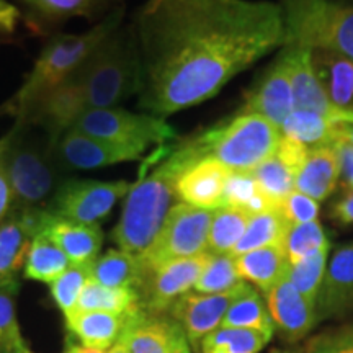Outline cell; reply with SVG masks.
<instances>
[{
    "label": "cell",
    "instance_id": "18",
    "mask_svg": "<svg viewBox=\"0 0 353 353\" xmlns=\"http://www.w3.org/2000/svg\"><path fill=\"white\" fill-rule=\"evenodd\" d=\"M183 335L179 322L144 311L130 317L121 332L130 353H175Z\"/></svg>",
    "mask_w": 353,
    "mask_h": 353
},
{
    "label": "cell",
    "instance_id": "36",
    "mask_svg": "<svg viewBox=\"0 0 353 353\" xmlns=\"http://www.w3.org/2000/svg\"><path fill=\"white\" fill-rule=\"evenodd\" d=\"M327 254L329 245L322 247L316 252L306 255L299 262L290 265L286 276L293 283L299 293L307 299L312 306L317 304V296L324 281L325 265H327Z\"/></svg>",
    "mask_w": 353,
    "mask_h": 353
},
{
    "label": "cell",
    "instance_id": "37",
    "mask_svg": "<svg viewBox=\"0 0 353 353\" xmlns=\"http://www.w3.org/2000/svg\"><path fill=\"white\" fill-rule=\"evenodd\" d=\"M244 283L236 267V259L231 254H211L198 278L195 290L203 294L228 293Z\"/></svg>",
    "mask_w": 353,
    "mask_h": 353
},
{
    "label": "cell",
    "instance_id": "35",
    "mask_svg": "<svg viewBox=\"0 0 353 353\" xmlns=\"http://www.w3.org/2000/svg\"><path fill=\"white\" fill-rule=\"evenodd\" d=\"M223 206H234L249 213L250 216L275 210L270 201L260 192L257 180L252 172H232L228 176L224 190Z\"/></svg>",
    "mask_w": 353,
    "mask_h": 353
},
{
    "label": "cell",
    "instance_id": "40",
    "mask_svg": "<svg viewBox=\"0 0 353 353\" xmlns=\"http://www.w3.org/2000/svg\"><path fill=\"white\" fill-rule=\"evenodd\" d=\"M15 291L0 288V353L28 350L15 311Z\"/></svg>",
    "mask_w": 353,
    "mask_h": 353
},
{
    "label": "cell",
    "instance_id": "27",
    "mask_svg": "<svg viewBox=\"0 0 353 353\" xmlns=\"http://www.w3.org/2000/svg\"><path fill=\"white\" fill-rule=\"evenodd\" d=\"M347 123L322 117L319 113L309 110L294 108L293 113L286 118L283 126L280 128L281 134L306 144L307 148L334 144L342 138V130Z\"/></svg>",
    "mask_w": 353,
    "mask_h": 353
},
{
    "label": "cell",
    "instance_id": "4",
    "mask_svg": "<svg viewBox=\"0 0 353 353\" xmlns=\"http://www.w3.org/2000/svg\"><path fill=\"white\" fill-rule=\"evenodd\" d=\"M2 167L12 190V210H48L64 182L54 156L56 141L41 128L15 121Z\"/></svg>",
    "mask_w": 353,
    "mask_h": 353
},
{
    "label": "cell",
    "instance_id": "25",
    "mask_svg": "<svg viewBox=\"0 0 353 353\" xmlns=\"http://www.w3.org/2000/svg\"><path fill=\"white\" fill-rule=\"evenodd\" d=\"M236 267L241 278L268 293L286 276L290 262L283 245H270L237 255Z\"/></svg>",
    "mask_w": 353,
    "mask_h": 353
},
{
    "label": "cell",
    "instance_id": "34",
    "mask_svg": "<svg viewBox=\"0 0 353 353\" xmlns=\"http://www.w3.org/2000/svg\"><path fill=\"white\" fill-rule=\"evenodd\" d=\"M252 174L257 180L260 192L263 193L275 210H280L286 198L294 192L296 174L288 165H285L275 154L259 167H255Z\"/></svg>",
    "mask_w": 353,
    "mask_h": 353
},
{
    "label": "cell",
    "instance_id": "52",
    "mask_svg": "<svg viewBox=\"0 0 353 353\" xmlns=\"http://www.w3.org/2000/svg\"><path fill=\"white\" fill-rule=\"evenodd\" d=\"M175 353H192V350H190V343L187 341V335H183V337L180 339V342H179V345H176Z\"/></svg>",
    "mask_w": 353,
    "mask_h": 353
},
{
    "label": "cell",
    "instance_id": "41",
    "mask_svg": "<svg viewBox=\"0 0 353 353\" xmlns=\"http://www.w3.org/2000/svg\"><path fill=\"white\" fill-rule=\"evenodd\" d=\"M32 10L46 19H70L88 17L94 10L97 0H21Z\"/></svg>",
    "mask_w": 353,
    "mask_h": 353
},
{
    "label": "cell",
    "instance_id": "26",
    "mask_svg": "<svg viewBox=\"0 0 353 353\" xmlns=\"http://www.w3.org/2000/svg\"><path fill=\"white\" fill-rule=\"evenodd\" d=\"M144 268L138 255L112 249L99 255L90 265V280L108 288H132L139 291L144 281Z\"/></svg>",
    "mask_w": 353,
    "mask_h": 353
},
{
    "label": "cell",
    "instance_id": "43",
    "mask_svg": "<svg viewBox=\"0 0 353 353\" xmlns=\"http://www.w3.org/2000/svg\"><path fill=\"white\" fill-rule=\"evenodd\" d=\"M307 154H309V148L306 144L281 134V139L280 143H278L275 156L280 159L285 165H288L294 174H298L299 169L303 167L304 161L307 159Z\"/></svg>",
    "mask_w": 353,
    "mask_h": 353
},
{
    "label": "cell",
    "instance_id": "48",
    "mask_svg": "<svg viewBox=\"0 0 353 353\" xmlns=\"http://www.w3.org/2000/svg\"><path fill=\"white\" fill-rule=\"evenodd\" d=\"M17 21H19V10L7 0H0V32H13Z\"/></svg>",
    "mask_w": 353,
    "mask_h": 353
},
{
    "label": "cell",
    "instance_id": "50",
    "mask_svg": "<svg viewBox=\"0 0 353 353\" xmlns=\"http://www.w3.org/2000/svg\"><path fill=\"white\" fill-rule=\"evenodd\" d=\"M10 139H12V131H8L6 136H2V138H0V165H2L3 157H6V152H7L8 144H10Z\"/></svg>",
    "mask_w": 353,
    "mask_h": 353
},
{
    "label": "cell",
    "instance_id": "49",
    "mask_svg": "<svg viewBox=\"0 0 353 353\" xmlns=\"http://www.w3.org/2000/svg\"><path fill=\"white\" fill-rule=\"evenodd\" d=\"M65 353H108V350H101V348H94V347H85V345H77V343L72 342V337H68L65 341Z\"/></svg>",
    "mask_w": 353,
    "mask_h": 353
},
{
    "label": "cell",
    "instance_id": "33",
    "mask_svg": "<svg viewBox=\"0 0 353 353\" xmlns=\"http://www.w3.org/2000/svg\"><path fill=\"white\" fill-rule=\"evenodd\" d=\"M272 334L250 329L218 327L200 342L201 353H260Z\"/></svg>",
    "mask_w": 353,
    "mask_h": 353
},
{
    "label": "cell",
    "instance_id": "17",
    "mask_svg": "<svg viewBox=\"0 0 353 353\" xmlns=\"http://www.w3.org/2000/svg\"><path fill=\"white\" fill-rule=\"evenodd\" d=\"M294 99L291 88L288 70L283 57H278L276 63L265 72L262 81L247 99L242 112L263 117L276 128L283 126L286 118L293 113Z\"/></svg>",
    "mask_w": 353,
    "mask_h": 353
},
{
    "label": "cell",
    "instance_id": "38",
    "mask_svg": "<svg viewBox=\"0 0 353 353\" xmlns=\"http://www.w3.org/2000/svg\"><path fill=\"white\" fill-rule=\"evenodd\" d=\"M90 265H70L63 275L50 285L52 299L61 309L64 317L72 316L77 311L79 299L87 281L90 280Z\"/></svg>",
    "mask_w": 353,
    "mask_h": 353
},
{
    "label": "cell",
    "instance_id": "32",
    "mask_svg": "<svg viewBox=\"0 0 353 353\" xmlns=\"http://www.w3.org/2000/svg\"><path fill=\"white\" fill-rule=\"evenodd\" d=\"M250 214L234 206H221L214 210L208 236V252L231 254L244 236Z\"/></svg>",
    "mask_w": 353,
    "mask_h": 353
},
{
    "label": "cell",
    "instance_id": "23",
    "mask_svg": "<svg viewBox=\"0 0 353 353\" xmlns=\"http://www.w3.org/2000/svg\"><path fill=\"white\" fill-rule=\"evenodd\" d=\"M311 59L330 101L353 114V61L322 50L311 51Z\"/></svg>",
    "mask_w": 353,
    "mask_h": 353
},
{
    "label": "cell",
    "instance_id": "1",
    "mask_svg": "<svg viewBox=\"0 0 353 353\" xmlns=\"http://www.w3.org/2000/svg\"><path fill=\"white\" fill-rule=\"evenodd\" d=\"M132 30L139 107L161 118L213 99L286 44L281 8L267 0H148Z\"/></svg>",
    "mask_w": 353,
    "mask_h": 353
},
{
    "label": "cell",
    "instance_id": "12",
    "mask_svg": "<svg viewBox=\"0 0 353 353\" xmlns=\"http://www.w3.org/2000/svg\"><path fill=\"white\" fill-rule=\"evenodd\" d=\"M144 152L130 145H121L70 128L54 143V156L61 170H92L100 167L138 161Z\"/></svg>",
    "mask_w": 353,
    "mask_h": 353
},
{
    "label": "cell",
    "instance_id": "6",
    "mask_svg": "<svg viewBox=\"0 0 353 353\" xmlns=\"http://www.w3.org/2000/svg\"><path fill=\"white\" fill-rule=\"evenodd\" d=\"M285 46L330 51L353 61V7L335 0H280Z\"/></svg>",
    "mask_w": 353,
    "mask_h": 353
},
{
    "label": "cell",
    "instance_id": "2",
    "mask_svg": "<svg viewBox=\"0 0 353 353\" xmlns=\"http://www.w3.org/2000/svg\"><path fill=\"white\" fill-rule=\"evenodd\" d=\"M139 90L141 61L134 30L132 25L120 26L68 81L15 121L41 128L57 141L83 113L117 107Z\"/></svg>",
    "mask_w": 353,
    "mask_h": 353
},
{
    "label": "cell",
    "instance_id": "24",
    "mask_svg": "<svg viewBox=\"0 0 353 353\" xmlns=\"http://www.w3.org/2000/svg\"><path fill=\"white\" fill-rule=\"evenodd\" d=\"M130 317L132 316L101 311H76L72 316L65 317V325L69 332L82 342V345L108 350L120 339Z\"/></svg>",
    "mask_w": 353,
    "mask_h": 353
},
{
    "label": "cell",
    "instance_id": "30",
    "mask_svg": "<svg viewBox=\"0 0 353 353\" xmlns=\"http://www.w3.org/2000/svg\"><path fill=\"white\" fill-rule=\"evenodd\" d=\"M70 260L63 250L44 234L33 237L23 268V275L28 280L51 285L70 267Z\"/></svg>",
    "mask_w": 353,
    "mask_h": 353
},
{
    "label": "cell",
    "instance_id": "9",
    "mask_svg": "<svg viewBox=\"0 0 353 353\" xmlns=\"http://www.w3.org/2000/svg\"><path fill=\"white\" fill-rule=\"evenodd\" d=\"M70 128L83 134L130 145L141 152H145L151 145H162L176 138L175 130L165 118L149 113H131L118 107L83 113Z\"/></svg>",
    "mask_w": 353,
    "mask_h": 353
},
{
    "label": "cell",
    "instance_id": "55",
    "mask_svg": "<svg viewBox=\"0 0 353 353\" xmlns=\"http://www.w3.org/2000/svg\"><path fill=\"white\" fill-rule=\"evenodd\" d=\"M21 353H32L30 350H26V352H21Z\"/></svg>",
    "mask_w": 353,
    "mask_h": 353
},
{
    "label": "cell",
    "instance_id": "19",
    "mask_svg": "<svg viewBox=\"0 0 353 353\" xmlns=\"http://www.w3.org/2000/svg\"><path fill=\"white\" fill-rule=\"evenodd\" d=\"M43 234L68 255L72 265L92 263L99 257L103 234L99 224H83L51 213Z\"/></svg>",
    "mask_w": 353,
    "mask_h": 353
},
{
    "label": "cell",
    "instance_id": "46",
    "mask_svg": "<svg viewBox=\"0 0 353 353\" xmlns=\"http://www.w3.org/2000/svg\"><path fill=\"white\" fill-rule=\"evenodd\" d=\"M332 218L341 224H353V190H348L332 206Z\"/></svg>",
    "mask_w": 353,
    "mask_h": 353
},
{
    "label": "cell",
    "instance_id": "11",
    "mask_svg": "<svg viewBox=\"0 0 353 353\" xmlns=\"http://www.w3.org/2000/svg\"><path fill=\"white\" fill-rule=\"evenodd\" d=\"M208 257L210 252H205L196 257L174 260L145 272L144 281L138 291L143 311L154 316L169 311L176 299L195 288Z\"/></svg>",
    "mask_w": 353,
    "mask_h": 353
},
{
    "label": "cell",
    "instance_id": "10",
    "mask_svg": "<svg viewBox=\"0 0 353 353\" xmlns=\"http://www.w3.org/2000/svg\"><path fill=\"white\" fill-rule=\"evenodd\" d=\"M131 185L99 180H64L48 206L54 216L83 224H99L112 213L120 198L126 196Z\"/></svg>",
    "mask_w": 353,
    "mask_h": 353
},
{
    "label": "cell",
    "instance_id": "53",
    "mask_svg": "<svg viewBox=\"0 0 353 353\" xmlns=\"http://www.w3.org/2000/svg\"><path fill=\"white\" fill-rule=\"evenodd\" d=\"M342 138L347 139L350 144H353V125H345V126H343Z\"/></svg>",
    "mask_w": 353,
    "mask_h": 353
},
{
    "label": "cell",
    "instance_id": "51",
    "mask_svg": "<svg viewBox=\"0 0 353 353\" xmlns=\"http://www.w3.org/2000/svg\"><path fill=\"white\" fill-rule=\"evenodd\" d=\"M108 353H130L125 339H123L121 335H120V339H118V341L113 343L112 348H108Z\"/></svg>",
    "mask_w": 353,
    "mask_h": 353
},
{
    "label": "cell",
    "instance_id": "14",
    "mask_svg": "<svg viewBox=\"0 0 353 353\" xmlns=\"http://www.w3.org/2000/svg\"><path fill=\"white\" fill-rule=\"evenodd\" d=\"M244 283L228 293H187L172 304L169 309L170 316L182 325L187 341L192 345L196 347L206 335L221 327V322L226 316L229 306L239 294Z\"/></svg>",
    "mask_w": 353,
    "mask_h": 353
},
{
    "label": "cell",
    "instance_id": "47",
    "mask_svg": "<svg viewBox=\"0 0 353 353\" xmlns=\"http://www.w3.org/2000/svg\"><path fill=\"white\" fill-rule=\"evenodd\" d=\"M13 198H12V190L8 185L6 170L0 165V223L7 218L8 213L12 211Z\"/></svg>",
    "mask_w": 353,
    "mask_h": 353
},
{
    "label": "cell",
    "instance_id": "16",
    "mask_svg": "<svg viewBox=\"0 0 353 353\" xmlns=\"http://www.w3.org/2000/svg\"><path fill=\"white\" fill-rule=\"evenodd\" d=\"M267 307L273 325L290 342H298L311 332L316 324V306H312L294 288L288 276L281 278L267 293Z\"/></svg>",
    "mask_w": 353,
    "mask_h": 353
},
{
    "label": "cell",
    "instance_id": "54",
    "mask_svg": "<svg viewBox=\"0 0 353 353\" xmlns=\"http://www.w3.org/2000/svg\"><path fill=\"white\" fill-rule=\"evenodd\" d=\"M272 353H291V352H285V350H273Z\"/></svg>",
    "mask_w": 353,
    "mask_h": 353
},
{
    "label": "cell",
    "instance_id": "31",
    "mask_svg": "<svg viewBox=\"0 0 353 353\" xmlns=\"http://www.w3.org/2000/svg\"><path fill=\"white\" fill-rule=\"evenodd\" d=\"M288 229L290 223L285 219L280 210H270L250 216L244 236L234 247L231 255L237 257V255L262 249V247L283 245Z\"/></svg>",
    "mask_w": 353,
    "mask_h": 353
},
{
    "label": "cell",
    "instance_id": "13",
    "mask_svg": "<svg viewBox=\"0 0 353 353\" xmlns=\"http://www.w3.org/2000/svg\"><path fill=\"white\" fill-rule=\"evenodd\" d=\"M286 70H288L291 88H293L294 108L309 110L322 117L353 125V114L337 108L330 101L327 92L322 87L312 65L311 51L298 46H285L281 52Z\"/></svg>",
    "mask_w": 353,
    "mask_h": 353
},
{
    "label": "cell",
    "instance_id": "42",
    "mask_svg": "<svg viewBox=\"0 0 353 353\" xmlns=\"http://www.w3.org/2000/svg\"><path fill=\"white\" fill-rule=\"evenodd\" d=\"M319 210V201L312 200V198L304 195V193L296 192V190H294V192L283 201V205L280 206L281 214H283L285 219L288 221L290 226L317 221Z\"/></svg>",
    "mask_w": 353,
    "mask_h": 353
},
{
    "label": "cell",
    "instance_id": "8",
    "mask_svg": "<svg viewBox=\"0 0 353 353\" xmlns=\"http://www.w3.org/2000/svg\"><path fill=\"white\" fill-rule=\"evenodd\" d=\"M213 210H201L187 203H176L169 211L156 239L138 257L144 272L180 259L208 252V236Z\"/></svg>",
    "mask_w": 353,
    "mask_h": 353
},
{
    "label": "cell",
    "instance_id": "5",
    "mask_svg": "<svg viewBox=\"0 0 353 353\" xmlns=\"http://www.w3.org/2000/svg\"><path fill=\"white\" fill-rule=\"evenodd\" d=\"M123 8L113 10L103 21L82 34L54 37L43 48L32 72L8 103L10 114L20 120L39 99L72 76L99 50L110 34L121 26Z\"/></svg>",
    "mask_w": 353,
    "mask_h": 353
},
{
    "label": "cell",
    "instance_id": "3",
    "mask_svg": "<svg viewBox=\"0 0 353 353\" xmlns=\"http://www.w3.org/2000/svg\"><path fill=\"white\" fill-rule=\"evenodd\" d=\"M210 156L205 134L176 145H161L151 174L141 169L138 182L128 190L120 221L112 232L114 244L139 255L152 244L172 208L179 176L200 159Z\"/></svg>",
    "mask_w": 353,
    "mask_h": 353
},
{
    "label": "cell",
    "instance_id": "56",
    "mask_svg": "<svg viewBox=\"0 0 353 353\" xmlns=\"http://www.w3.org/2000/svg\"><path fill=\"white\" fill-rule=\"evenodd\" d=\"M64 353H65V352H64Z\"/></svg>",
    "mask_w": 353,
    "mask_h": 353
},
{
    "label": "cell",
    "instance_id": "44",
    "mask_svg": "<svg viewBox=\"0 0 353 353\" xmlns=\"http://www.w3.org/2000/svg\"><path fill=\"white\" fill-rule=\"evenodd\" d=\"M306 353H353V332L322 335L309 343Z\"/></svg>",
    "mask_w": 353,
    "mask_h": 353
},
{
    "label": "cell",
    "instance_id": "20",
    "mask_svg": "<svg viewBox=\"0 0 353 353\" xmlns=\"http://www.w3.org/2000/svg\"><path fill=\"white\" fill-rule=\"evenodd\" d=\"M317 306L322 317L342 314L353 306V244L339 249L330 259Z\"/></svg>",
    "mask_w": 353,
    "mask_h": 353
},
{
    "label": "cell",
    "instance_id": "28",
    "mask_svg": "<svg viewBox=\"0 0 353 353\" xmlns=\"http://www.w3.org/2000/svg\"><path fill=\"white\" fill-rule=\"evenodd\" d=\"M221 327L260 330L272 335L275 330L270 312L265 306L263 299L260 298L259 291L247 283H244L239 294L229 306L226 316L221 322Z\"/></svg>",
    "mask_w": 353,
    "mask_h": 353
},
{
    "label": "cell",
    "instance_id": "15",
    "mask_svg": "<svg viewBox=\"0 0 353 353\" xmlns=\"http://www.w3.org/2000/svg\"><path fill=\"white\" fill-rule=\"evenodd\" d=\"M229 174L231 170L221 164L218 159L206 156L190 165L179 176L175 185V195L180 203L214 211L223 206Z\"/></svg>",
    "mask_w": 353,
    "mask_h": 353
},
{
    "label": "cell",
    "instance_id": "45",
    "mask_svg": "<svg viewBox=\"0 0 353 353\" xmlns=\"http://www.w3.org/2000/svg\"><path fill=\"white\" fill-rule=\"evenodd\" d=\"M337 152L339 167H341V179L348 190H353V144L341 138L332 144Z\"/></svg>",
    "mask_w": 353,
    "mask_h": 353
},
{
    "label": "cell",
    "instance_id": "29",
    "mask_svg": "<svg viewBox=\"0 0 353 353\" xmlns=\"http://www.w3.org/2000/svg\"><path fill=\"white\" fill-rule=\"evenodd\" d=\"M77 311H101L112 314L134 316L141 307L139 293L132 288H108L88 280L79 299Z\"/></svg>",
    "mask_w": 353,
    "mask_h": 353
},
{
    "label": "cell",
    "instance_id": "21",
    "mask_svg": "<svg viewBox=\"0 0 353 353\" xmlns=\"http://www.w3.org/2000/svg\"><path fill=\"white\" fill-rule=\"evenodd\" d=\"M33 236L15 211L0 223V288L19 291V276L25 268Z\"/></svg>",
    "mask_w": 353,
    "mask_h": 353
},
{
    "label": "cell",
    "instance_id": "22",
    "mask_svg": "<svg viewBox=\"0 0 353 353\" xmlns=\"http://www.w3.org/2000/svg\"><path fill=\"white\" fill-rule=\"evenodd\" d=\"M341 179L337 152L332 144L309 149L307 159L294 179V190L316 201H324Z\"/></svg>",
    "mask_w": 353,
    "mask_h": 353
},
{
    "label": "cell",
    "instance_id": "7",
    "mask_svg": "<svg viewBox=\"0 0 353 353\" xmlns=\"http://www.w3.org/2000/svg\"><path fill=\"white\" fill-rule=\"evenodd\" d=\"M208 154L232 172H252L275 154L280 128L263 117L241 112L228 125L203 132Z\"/></svg>",
    "mask_w": 353,
    "mask_h": 353
},
{
    "label": "cell",
    "instance_id": "39",
    "mask_svg": "<svg viewBox=\"0 0 353 353\" xmlns=\"http://www.w3.org/2000/svg\"><path fill=\"white\" fill-rule=\"evenodd\" d=\"M325 245H329V241L319 221L290 226L283 242L290 265L299 262L306 255L316 252Z\"/></svg>",
    "mask_w": 353,
    "mask_h": 353
}]
</instances>
